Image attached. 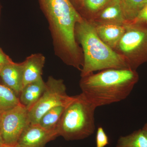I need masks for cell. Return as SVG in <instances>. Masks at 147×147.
I'll return each mask as SVG.
<instances>
[{
  "instance_id": "7",
  "label": "cell",
  "mask_w": 147,
  "mask_h": 147,
  "mask_svg": "<svg viewBox=\"0 0 147 147\" xmlns=\"http://www.w3.org/2000/svg\"><path fill=\"white\" fill-rule=\"evenodd\" d=\"M29 124L28 110L21 104L2 113L1 136L4 144H16Z\"/></svg>"
},
{
  "instance_id": "23",
  "label": "cell",
  "mask_w": 147,
  "mask_h": 147,
  "mask_svg": "<svg viewBox=\"0 0 147 147\" xmlns=\"http://www.w3.org/2000/svg\"><path fill=\"white\" fill-rule=\"evenodd\" d=\"M142 129L147 134V123H146L143 127V128H142Z\"/></svg>"
},
{
  "instance_id": "3",
  "label": "cell",
  "mask_w": 147,
  "mask_h": 147,
  "mask_svg": "<svg viewBox=\"0 0 147 147\" xmlns=\"http://www.w3.org/2000/svg\"><path fill=\"white\" fill-rule=\"evenodd\" d=\"M75 33L84 57L81 77L109 69L129 68L123 57L99 38L90 20L83 17L76 24Z\"/></svg>"
},
{
  "instance_id": "12",
  "label": "cell",
  "mask_w": 147,
  "mask_h": 147,
  "mask_svg": "<svg viewBox=\"0 0 147 147\" xmlns=\"http://www.w3.org/2000/svg\"><path fill=\"white\" fill-rule=\"evenodd\" d=\"M45 87V82L42 78L25 85L18 97L20 104L30 110L41 97Z\"/></svg>"
},
{
  "instance_id": "13",
  "label": "cell",
  "mask_w": 147,
  "mask_h": 147,
  "mask_svg": "<svg viewBox=\"0 0 147 147\" xmlns=\"http://www.w3.org/2000/svg\"><path fill=\"white\" fill-rule=\"evenodd\" d=\"M94 25L99 38L106 45L115 50L124 33V25L119 26L112 24H94Z\"/></svg>"
},
{
  "instance_id": "18",
  "label": "cell",
  "mask_w": 147,
  "mask_h": 147,
  "mask_svg": "<svg viewBox=\"0 0 147 147\" xmlns=\"http://www.w3.org/2000/svg\"><path fill=\"white\" fill-rule=\"evenodd\" d=\"M110 0H83L82 5L88 11L95 15L103 8Z\"/></svg>"
},
{
  "instance_id": "15",
  "label": "cell",
  "mask_w": 147,
  "mask_h": 147,
  "mask_svg": "<svg viewBox=\"0 0 147 147\" xmlns=\"http://www.w3.org/2000/svg\"><path fill=\"white\" fill-rule=\"evenodd\" d=\"M66 105H59L50 109L42 116L38 124L47 130L57 131L58 124Z\"/></svg>"
},
{
  "instance_id": "1",
  "label": "cell",
  "mask_w": 147,
  "mask_h": 147,
  "mask_svg": "<svg viewBox=\"0 0 147 147\" xmlns=\"http://www.w3.org/2000/svg\"><path fill=\"white\" fill-rule=\"evenodd\" d=\"M38 1L49 24L55 54L66 65L81 71L84 57L75 31L83 17L70 0Z\"/></svg>"
},
{
  "instance_id": "10",
  "label": "cell",
  "mask_w": 147,
  "mask_h": 147,
  "mask_svg": "<svg viewBox=\"0 0 147 147\" xmlns=\"http://www.w3.org/2000/svg\"><path fill=\"white\" fill-rule=\"evenodd\" d=\"M0 77L5 86L13 91L18 96L24 87L23 63L11 62L0 71Z\"/></svg>"
},
{
  "instance_id": "4",
  "label": "cell",
  "mask_w": 147,
  "mask_h": 147,
  "mask_svg": "<svg viewBox=\"0 0 147 147\" xmlns=\"http://www.w3.org/2000/svg\"><path fill=\"white\" fill-rule=\"evenodd\" d=\"M96 108L80 94L72 96L59 122L58 136L67 141L82 140L94 133Z\"/></svg>"
},
{
  "instance_id": "8",
  "label": "cell",
  "mask_w": 147,
  "mask_h": 147,
  "mask_svg": "<svg viewBox=\"0 0 147 147\" xmlns=\"http://www.w3.org/2000/svg\"><path fill=\"white\" fill-rule=\"evenodd\" d=\"M57 130H48L38 124H29L19 137V147H44L48 142L58 137Z\"/></svg>"
},
{
  "instance_id": "21",
  "label": "cell",
  "mask_w": 147,
  "mask_h": 147,
  "mask_svg": "<svg viewBox=\"0 0 147 147\" xmlns=\"http://www.w3.org/2000/svg\"><path fill=\"white\" fill-rule=\"evenodd\" d=\"M134 21L142 22L147 24V4L143 8Z\"/></svg>"
},
{
  "instance_id": "11",
  "label": "cell",
  "mask_w": 147,
  "mask_h": 147,
  "mask_svg": "<svg viewBox=\"0 0 147 147\" xmlns=\"http://www.w3.org/2000/svg\"><path fill=\"white\" fill-rule=\"evenodd\" d=\"M45 58L42 54H32L23 63V83L25 85L42 79Z\"/></svg>"
},
{
  "instance_id": "22",
  "label": "cell",
  "mask_w": 147,
  "mask_h": 147,
  "mask_svg": "<svg viewBox=\"0 0 147 147\" xmlns=\"http://www.w3.org/2000/svg\"><path fill=\"white\" fill-rule=\"evenodd\" d=\"M3 147H19L17 144L15 145H7L4 144Z\"/></svg>"
},
{
  "instance_id": "20",
  "label": "cell",
  "mask_w": 147,
  "mask_h": 147,
  "mask_svg": "<svg viewBox=\"0 0 147 147\" xmlns=\"http://www.w3.org/2000/svg\"><path fill=\"white\" fill-rule=\"evenodd\" d=\"M12 61L9 57L6 55L0 48V71L5 66Z\"/></svg>"
},
{
  "instance_id": "5",
  "label": "cell",
  "mask_w": 147,
  "mask_h": 147,
  "mask_svg": "<svg viewBox=\"0 0 147 147\" xmlns=\"http://www.w3.org/2000/svg\"><path fill=\"white\" fill-rule=\"evenodd\" d=\"M124 27V33L115 50L129 68L136 70L147 62V24L134 21L126 22Z\"/></svg>"
},
{
  "instance_id": "6",
  "label": "cell",
  "mask_w": 147,
  "mask_h": 147,
  "mask_svg": "<svg viewBox=\"0 0 147 147\" xmlns=\"http://www.w3.org/2000/svg\"><path fill=\"white\" fill-rule=\"evenodd\" d=\"M46 87L38 101L28 110L30 124H38L42 116L50 109L59 105H66L72 96L67 93L63 80L52 76L45 82Z\"/></svg>"
},
{
  "instance_id": "26",
  "label": "cell",
  "mask_w": 147,
  "mask_h": 147,
  "mask_svg": "<svg viewBox=\"0 0 147 147\" xmlns=\"http://www.w3.org/2000/svg\"><path fill=\"white\" fill-rule=\"evenodd\" d=\"M76 1H78V2H79L82 5L83 4V0H76Z\"/></svg>"
},
{
  "instance_id": "9",
  "label": "cell",
  "mask_w": 147,
  "mask_h": 147,
  "mask_svg": "<svg viewBox=\"0 0 147 147\" xmlns=\"http://www.w3.org/2000/svg\"><path fill=\"white\" fill-rule=\"evenodd\" d=\"M89 20L94 25L123 26L126 22L119 0H110L92 19Z\"/></svg>"
},
{
  "instance_id": "17",
  "label": "cell",
  "mask_w": 147,
  "mask_h": 147,
  "mask_svg": "<svg viewBox=\"0 0 147 147\" xmlns=\"http://www.w3.org/2000/svg\"><path fill=\"white\" fill-rule=\"evenodd\" d=\"M20 104L19 98L13 91L0 84V113L12 109Z\"/></svg>"
},
{
  "instance_id": "16",
  "label": "cell",
  "mask_w": 147,
  "mask_h": 147,
  "mask_svg": "<svg viewBox=\"0 0 147 147\" xmlns=\"http://www.w3.org/2000/svg\"><path fill=\"white\" fill-rule=\"evenodd\" d=\"M126 22H132L147 4V0H119Z\"/></svg>"
},
{
  "instance_id": "24",
  "label": "cell",
  "mask_w": 147,
  "mask_h": 147,
  "mask_svg": "<svg viewBox=\"0 0 147 147\" xmlns=\"http://www.w3.org/2000/svg\"><path fill=\"white\" fill-rule=\"evenodd\" d=\"M4 144L3 142V139H2L1 137L0 136V147H3Z\"/></svg>"
},
{
  "instance_id": "2",
  "label": "cell",
  "mask_w": 147,
  "mask_h": 147,
  "mask_svg": "<svg viewBox=\"0 0 147 147\" xmlns=\"http://www.w3.org/2000/svg\"><path fill=\"white\" fill-rule=\"evenodd\" d=\"M139 79L136 70L109 69L81 77L79 86L81 93L97 108L126 99Z\"/></svg>"
},
{
  "instance_id": "14",
  "label": "cell",
  "mask_w": 147,
  "mask_h": 147,
  "mask_svg": "<svg viewBox=\"0 0 147 147\" xmlns=\"http://www.w3.org/2000/svg\"><path fill=\"white\" fill-rule=\"evenodd\" d=\"M116 147H147V134L142 129L119 138Z\"/></svg>"
},
{
  "instance_id": "25",
  "label": "cell",
  "mask_w": 147,
  "mask_h": 147,
  "mask_svg": "<svg viewBox=\"0 0 147 147\" xmlns=\"http://www.w3.org/2000/svg\"><path fill=\"white\" fill-rule=\"evenodd\" d=\"M1 113H0V136H1Z\"/></svg>"
},
{
  "instance_id": "19",
  "label": "cell",
  "mask_w": 147,
  "mask_h": 147,
  "mask_svg": "<svg viewBox=\"0 0 147 147\" xmlns=\"http://www.w3.org/2000/svg\"><path fill=\"white\" fill-rule=\"evenodd\" d=\"M96 147H105L109 144V138L102 127H99L96 131Z\"/></svg>"
}]
</instances>
